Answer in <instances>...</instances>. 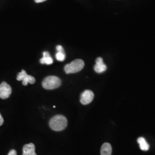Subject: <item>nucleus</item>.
Returning <instances> with one entry per match:
<instances>
[{
	"label": "nucleus",
	"instance_id": "nucleus-1",
	"mask_svg": "<svg viewBox=\"0 0 155 155\" xmlns=\"http://www.w3.org/2000/svg\"><path fill=\"white\" fill-rule=\"evenodd\" d=\"M50 127L55 131H61L67 126V120L66 117L63 115H56L50 120Z\"/></svg>",
	"mask_w": 155,
	"mask_h": 155
},
{
	"label": "nucleus",
	"instance_id": "nucleus-2",
	"mask_svg": "<svg viewBox=\"0 0 155 155\" xmlns=\"http://www.w3.org/2000/svg\"><path fill=\"white\" fill-rule=\"evenodd\" d=\"M61 84V80L59 78L56 76H48L45 78L43 81L42 86L45 89L52 90L59 87Z\"/></svg>",
	"mask_w": 155,
	"mask_h": 155
},
{
	"label": "nucleus",
	"instance_id": "nucleus-3",
	"mask_svg": "<svg viewBox=\"0 0 155 155\" xmlns=\"http://www.w3.org/2000/svg\"><path fill=\"white\" fill-rule=\"evenodd\" d=\"M84 66V63L82 59H75L64 67V71L66 74H72L79 72Z\"/></svg>",
	"mask_w": 155,
	"mask_h": 155
},
{
	"label": "nucleus",
	"instance_id": "nucleus-4",
	"mask_svg": "<svg viewBox=\"0 0 155 155\" xmlns=\"http://www.w3.org/2000/svg\"><path fill=\"white\" fill-rule=\"evenodd\" d=\"M17 79L19 81H22V84L24 86H27L28 83L33 84L36 82L35 78L31 75H28L26 71L24 70H22L21 72L18 74L17 76Z\"/></svg>",
	"mask_w": 155,
	"mask_h": 155
},
{
	"label": "nucleus",
	"instance_id": "nucleus-5",
	"mask_svg": "<svg viewBox=\"0 0 155 155\" xmlns=\"http://www.w3.org/2000/svg\"><path fill=\"white\" fill-rule=\"evenodd\" d=\"M12 93V88L9 84L3 82L0 84V98L3 100L8 98Z\"/></svg>",
	"mask_w": 155,
	"mask_h": 155
},
{
	"label": "nucleus",
	"instance_id": "nucleus-6",
	"mask_svg": "<svg viewBox=\"0 0 155 155\" xmlns=\"http://www.w3.org/2000/svg\"><path fill=\"white\" fill-rule=\"evenodd\" d=\"M94 95L92 91L87 90H85L81 95L80 101L83 105H87L92 102L94 99Z\"/></svg>",
	"mask_w": 155,
	"mask_h": 155
},
{
	"label": "nucleus",
	"instance_id": "nucleus-7",
	"mask_svg": "<svg viewBox=\"0 0 155 155\" xmlns=\"http://www.w3.org/2000/svg\"><path fill=\"white\" fill-rule=\"evenodd\" d=\"M95 65L94 66V71L97 73H102L105 72L107 66H106L105 64L104 63L103 59L101 57L97 58L95 61Z\"/></svg>",
	"mask_w": 155,
	"mask_h": 155
},
{
	"label": "nucleus",
	"instance_id": "nucleus-8",
	"mask_svg": "<svg viewBox=\"0 0 155 155\" xmlns=\"http://www.w3.org/2000/svg\"><path fill=\"white\" fill-rule=\"evenodd\" d=\"M22 150V155H37L35 153V146L33 143L24 145Z\"/></svg>",
	"mask_w": 155,
	"mask_h": 155
},
{
	"label": "nucleus",
	"instance_id": "nucleus-9",
	"mask_svg": "<svg viewBox=\"0 0 155 155\" xmlns=\"http://www.w3.org/2000/svg\"><path fill=\"white\" fill-rule=\"evenodd\" d=\"M43 57L40 59V62L41 64H46L48 65H50L52 64L53 63V59L51 58V56L50 55V53L47 51H45L43 52Z\"/></svg>",
	"mask_w": 155,
	"mask_h": 155
},
{
	"label": "nucleus",
	"instance_id": "nucleus-10",
	"mask_svg": "<svg viewBox=\"0 0 155 155\" xmlns=\"http://www.w3.org/2000/svg\"><path fill=\"white\" fill-rule=\"evenodd\" d=\"M112 152V148L110 144L105 143L102 145L101 149V155H111Z\"/></svg>",
	"mask_w": 155,
	"mask_h": 155
},
{
	"label": "nucleus",
	"instance_id": "nucleus-11",
	"mask_svg": "<svg viewBox=\"0 0 155 155\" xmlns=\"http://www.w3.org/2000/svg\"><path fill=\"white\" fill-rule=\"evenodd\" d=\"M137 142L140 145V148L142 150H148L150 148V145L148 144L144 137H139L137 140Z\"/></svg>",
	"mask_w": 155,
	"mask_h": 155
},
{
	"label": "nucleus",
	"instance_id": "nucleus-12",
	"mask_svg": "<svg viewBox=\"0 0 155 155\" xmlns=\"http://www.w3.org/2000/svg\"><path fill=\"white\" fill-rule=\"evenodd\" d=\"M56 58L58 61H64L66 58L65 53H61V52H57L56 54Z\"/></svg>",
	"mask_w": 155,
	"mask_h": 155
},
{
	"label": "nucleus",
	"instance_id": "nucleus-13",
	"mask_svg": "<svg viewBox=\"0 0 155 155\" xmlns=\"http://www.w3.org/2000/svg\"><path fill=\"white\" fill-rule=\"evenodd\" d=\"M56 50L58 52H61V53H64V51L63 48V47L60 45H58L56 46Z\"/></svg>",
	"mask_w": 155,
	"mask_h": 155
},
{
	"label": "nucleus",
	"instance_id": "nucleus-14",
	"mask_svg": "<svg viewBox=\"0 0 155 155\" xmlns=\"http://www.w3.org/2000/svg\"><path fill=\"white\" fill-rule=\"evenodd\" d=\"M8 155H17V152L16 150H12Z\"/></svg>",
	"mask_w": 155,
	"mask_h": 155
},
{
	"label": "nucleus",
	"instance_id": "nucleus-15",
	"mask_svg": "<svg viewBox=\"0 0 155 155\" xmlns=\"http://www.w3.org/2000/svg\"><path fill=\"white\" fill-rule=\"evenodd\" d=\"M4 123V118L0 113V126H1Z\"/></svg>",
	"mask_w": 155,
	"mask_h": 155
},
{
	"label": "nucleus",
	"instance_id": "nucleus-16",
	"mask_svg": "<svg viewBox=\"0 0 155 155\" xmlns=\"http://www.w3.org/2000/svg\"><path fill=\"white\" fill-rule=\"evenodd\" d=\"M45 1H47V0H35V2H36V3H41V2H45Z\"/></svg>",
	"mask_w": 155,
	"mask_h": 155
}]
</instances>
